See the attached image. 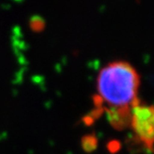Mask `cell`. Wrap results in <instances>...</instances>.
<instances>
[{"mask_svg": "<svg viewBox=\"0 0 154 154\" xmlns=\"http://www.w3.org/2000/svg\"><path fill=\"white\" fill-rule=\"evenodd\" d=\"M130 127L138 142L149 150L154 148V105L142 104L139 100L132 106Z\"/></svg>", "mask_w": 154, "mask_h": 154, "instance_id": "cell-2", "label": "cell"}, {"mask_svg": "<svg viewBox=\"0 0 154 154\" xmlns=\"http://www.w3.org/2000/svg\"><path fill=\"white\" fill-rule=\"evenodd\" d=\"M131 109L129 107L106 109L108 120L114 129L123 130L130 126Z\"/></svg>", "mask_w": 154, "mask_h": 154, "instance_id": "cell-3", "label": "cell"}, {"mask_svg": "<svg viewBox=\"0 0 154 154\" xmlns=\"http://www.w3.org/2000/svg\"><path fill=\"white\" fill-rule=\"evenodd\" d=\"M82 145L85 151H93L97 145V140L95 136H85L82 140Z\"/></svg>", "mask_w": 154, "mask_h": 154, "instance_id": "cell-4", "label": "cell"}, {"mask_svg": "<svg viewBox=\"0 0 154 154\" xmlns=\"http://www.w3.org/2000/svg\"><path fill=\"white\" fill-rule=\"evenodd\" d=\"M140 75L133 65L118 60L106 65L98 73L97 89L101 104L112 108H132L137 100Z\"/></svg>", "mask_w": 154, "mask_h": 154, "instance_id": "cell-1", "label": "cell"}]
</instances>
